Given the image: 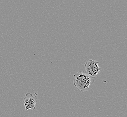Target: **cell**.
<instances>
[{"label": "cell", "instance_id": "1", "mask_svg": "<svg viewBox=\"0 0 127 117\" xmlns=\"http://www.w3.org/2000/svg\"><path fill=\"white\" fill-rule=\"evenodd\" d=\"M92 79L85 72L79 71L74 75L73 84L78 90L84 91L89 89Z\"/></svg>", "mask_w": 127, "mask_h": 117}, {"label": "cell", "instance_id": "2", "mask_svg": "<svg viewBox=\"0 0 127 117\" xmlns=\"http://www.w3.org/2000/svg\"><path fill=\"white\" fill-rule=\"evenodd\" d=\"M99 63L98 61L90 59L85 63V73L92 78L96 77L101 69L98 65Z\"/></svg>", "mask_w": 127, "mask_h": 117}, {"label": "cell", "instance_id": "3", "mask_svg": "<svg viewBox=\"0 0 127 117\" xmlns=\"http://www.w3.org/2000/svg\"><path fill=\"white\" fill-rule=\"evenodd\" d=\"M37 94L34 95L30 93H27L23 99V103L25 105V110H34L36 108L37 103Z\"/></svg>", "mask_w": 127, "mask_h": 117}]
</instances>
